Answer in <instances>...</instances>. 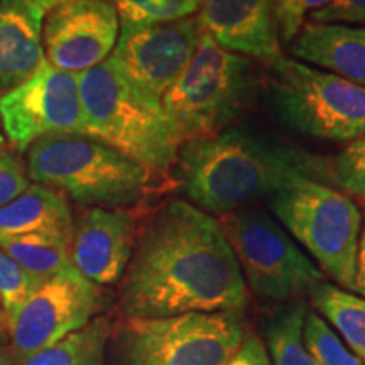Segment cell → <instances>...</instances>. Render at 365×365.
Returning a JSON list of instances; mask_svg holds the SVG:
<instances>
[{
    "label": "cell",
    "mask_w": 365,
    "mask_h": 365,
    "mask_svg": "<svg viewBox=\"0 0 365 365\" xmlns=\"http://www.w3.org/2000/svg\"><path fill=\"white\" fill-rule=\"evenodd\" d=\"M4 140H6V139H4V134H2V130H0V145L4 144Z\"/></svg>",
    "instance_id": "35"
},
{
    "label": "cell",
    "mask_w": 365,
    "mask_h": 365,
    "mask_svg": "<svg viewBox=\"0 0 365 365\" xmlns=\"http://www.w3.org/2000/svg\"><path fill=\"white\" fill-rule=\"evenodd\" d=\"M135 239L137 223L129 210L91 207L73 222L71 266L100 287L115 284L129 266Z\"/></svg>",
    "instance_id": "14"
},
{
    "label": "cell",
    "mask_w": 365,
    "mask_h": 365,
    "mask_svg": "<svg viewBox=\"0 0 365 365\" xmlns=\"http://www.w3.org/2000/svg\"><path fill=\"white\" fill-rule=\"evenodd\" d=\"M44 14L27 0H0V91H11L43 66Z\"/></svg>",
    "instance_id": "16"
},
{
    "label": "cell",
    "mask_w": 365,
    "mask_h": 365,
    "mask_svg": "<svg viewBox=\"0 0 365 365\" xmlns=\"http://www.w3.org/2000/svg\"><path fill=\"white\" fill-rule=\"evenodd\" d=\"M289 44L298 61L365 86L364 27L308 21Z\"/></svg>",
    "instance_id": "17"
},
{
    "label": "cell",
    "mask_w": 365,
    "mask_h": 365,
    "mask_svg": "<svg viewBox=\"0 0 365 365\" xmlns=\"http://www.w3.org/2000/svg\"><path fill=\"white\" fill-rule=\"evenodd\" d=\"M2 328H7V319L4 317V312H2V304H0V330Z\"/></svg>",
    "instance_id": "34"
},
{
    "label": "cell",
    "mask_w": 365,
    "mask_h": 365,
    "mask_svg": "<svg viewBox=\"0 0 365 365\" xmlns=\"http://www.w3.org/2000/svg\"><path fill=\"white\" fill-rule=\"evenodd\" d=\"M362 232H360L359 252H357V269H355V284L354 291L365 298V207L362 215Z\"/></svg>",
    "instance_id": "31"
},
{
    "label": "cell",
    "mask_w": 365,
    "mask_h": 365,
    "mask_svg": "<svg viewBox=\"0 0 365 365\" xmlns=\"http://www.w3.org/2000/svg\"><path fill=\"white\" fill-rule=\"evenodd\" d=\"M0 122L17 150L51 135H86L78 75L48 63L24 83L0 95Z\"/></svg>",
    "instance_id": "10"
},
{
    "label": "cell",
    "mask_w": 365,
    "mask_h": 365,
    "mask_svg": "<svg viewBox=\"0 0 365 365\" xmlns=\"http://www.w3.org/2000/svg\"><path fill=\"white\" fill-rule=\"evenodd\" d=\"M73 215L66 198L43 185H31L12 202L0 207V240L41 230L73 232Z\"/></svg>",
    "instance_id": "18"
},
{
    "label": "cell",
    "mask_w": 365,
    "mask_h": 365,
    "mask_svg": "<svg viewBox=\"0 0 365 365\" xmlns=\"http://www.w3.org/2000/svg\"><path fill=\"white\" fill-rule=\"evenodd\" d=\"M200 34L196 17L159 24L120 22L110 61L135 88L161 102L193 58Z\"/></svg>",
    "instance_id": "12"
},
{
    "label": "cell",
    "mask_w": 365,
    "mask_h": 365,
    "mask_svg": "<svg viewBox=\"0 0 365 365\" xmlns=\"http://www.w3.org/2000/svg\"><path fill=\"white\" fill-rule=\"evenodd\" d=\"M330 0H271L279 43L289 44L313 12L327 6Z\"/></svg>",
    "instance_id": "27"
},
{
    "label": "cell",
    "mask_w": 365,
    "mask_h": 365,
    "mask_svg": "<svg viewBox=\"0 0 365 365\" xmlns=\"http://www.w3.org/2000/svg\"><path fill=\"white\" fill-rule=\"evenodd\" d=\"M27 2H29L31 6L36 7L39 12H43L46 16V14L51 11V9L59 6V4L68 2V0H27Z\"/></svg>",
    "instance_id": "32"
},
{
    "label": "cell",
    "mask_w": 365,
    "mask_h": 365,
    "mask_svg": "<svg viewBox=\"0 0 365 365\" xmlns=\"http://www.w3.org/2000/svg\"><path fill=\"white\" fill-rule=\"evenodd\" d=\"M118 33L120 19L110 0H68L46 14L44 59L80 75L110 58Z\"/></svg>",
    "instance_id": "13"
},
{
    "label": "cell",
    "mask_w": 365,
    "mask_h": 365,
    "mask_svg": "<svg viewBox=\"0 0 365 365\" xmlns=\"http://www.w3.org/2000/svg\"><path fill=\"white\" fill-rule=\"evenodd\" d=\"M85 134L145 170L175 171L182 140L159 100L135 88L110 58L78 75Z\"/></svg>",
    "instance_id": "3"
},
{
    "label": "cell",
    "mask_w": 365,
    "mask_h": 365,
    "mask_svg": "<svg viewBox=\"0 0 365 365\" xmlns=\"http://www.w3.org/2000/svg\"><path fill=\"white\" fill-rule=\"evenodd\" d=\"M249 291L217 217L186 200L154 210L122 276L120 308L127 318L239 312Z\"/></svg>",
    "instance_id": "1"
},
{
    "label": "cell",
    "mask_w": 365,
    "mask_h": 365,
    "mask_svg": "<svg viewBox=\"0 0 365 365\" xmlns=\"http://www.w3.org/2000/svg\"><path fill=\"white\" fill-rule=\"evenodd\" d=\"M176 185L186 202L223 217L299 180H330V161L247 125L182 143Z\"/></svg>",
    "instance_id": "2"
},
{
    "label": "cell",
    "mask_w": 365,
    "mask_h": 365,
    "mask_svg": "<svg viewBox=\"0 0 365 365\" xmlns=\"http://www.w3.org/2000/svg\"><path fill=\"white\" fill-rule=\"evenodd\" d=\"M223 365H271V359L259 336L245 335L235 354Z\"/></svg>",
    "instance_id": "30"
},
{
    "label": "cell",
    "mask_w": 365,
    "mask_h": 365,
    "mask_svg": "<svg viewBox=\"0 0 365 365\" xmlns=\"http://www.w3.org/2000/svg\"><path fill=\"white\" fill-rule=\"evenodd\" d=\"M26 171L83 207H137L156 190V173L88 135H51L27 149Z\"/></svg>",
    "instance_id": "4"
},
{
    "label": "cell",
    "mask_w": 365,
    "mask_h": 365,
    "mask_svg": "<svg viewBox=\"0 0 365 365\" xmlns=\"http://www.w3.org/2000/svg\"><path fill=\"white\" fill-rule=\"evenodd\" d=\"M120 22L159 24L188 19L200 12L202 0H110Z\"/></svg>",
    "instance_id": "23"
},
{
    "label": "cell",
    "mask_w": 365,
    "mask_h": 365,
    "mask_svg": "<svg viewBox=\"0 0 365 365\" xmlns=\"http://www.w3.org/2000/svg\"><path fill=\"white\" fill-rule=\"evenodd\" d=\"M103 303L102 287L85 279L73 266L41 282L7 327L14 359L22 364L39 350L83 328L98 317Z\"/></svg>",
    "instance_id": "11"
},
{
    "label": "cell",
    "mask_w": 365,
    "mask_h": 365,
    "mask_svg": "<svg viewBox=\"0 0 365 365\" xmlns=\"http://www.w3.org/2000/svg\"><path fill=\"white\" fill-rule=\"evenodd\" d=\"M309 296L319 317L365 364V298L330 282H319Z\"/></svg>",
    "instance_id": "20"
},
{
    "label": "cell",
    "mask_w": 365,
    "mask_h": 365,
    "mask_svg": "<svg viewBox=\"0 0 365 365\" xmlns=\"http://www.w3.org/2000/svg\"><path fill=\"white\" fill-rule=\"evenodd\" d=\"M29 182L24 164L11 150L0 149V207L24 193L31 186Z\"/></svg>",
    "instance_id": "28"
},
{
    "label": "cell",
    "mask_w": 365,
    "mask_h": 365,
    "mask_svg": "<svg viewBox=\"0 0 365 365\" xmlns=\"http://www.w3.org/2000/svg\"><path fill=\"white\" fill-rule=\"evenodd\" d=\"M38 286L39 282L34 277H31L19 264L0 250V304L7 319V327L31 294L38 289Z\"/></svg>",
    "instance_id": "26"
},
{
    "label": "cell",
    "mask_w": 365,
    "mask_h": 365,
    "mask_svg": "<svg viewBox=\"0 0 365 365\" xmlns=\"http://www.w3.org/2000/svg\"><path fill=\"white\" fill-rule=\"evenodd\" d=\"M307 303L296 301L274 317L266 327L271 365H318L303 339Z\"/></svg>",
    "instance_id": "22"
},
{
    "label": "cell",
    "mask_w": 365,
    "mask_h": 365,
    "mask_svg": "<svg viewBox=\"0 0 365 365\" xmlns=\"http://www.w3.org/2000/svg\"><path fill=\"white\" fill-rule=\"evenodd\" d=\"M70 239L65 232L41 230L0 240V250L41 284L71 267Z\"/></svg>",
    "instance_id": "19"
},
{
    "label": "cell",
    "mask_w": 365,
    "mask_h": 365,
    "mask_svg": "<svg viewBox=\"0 0 365 365\" xmlns=\"http://www.w3.org/2000/svg\"><path fill=\"white\" fill-rule=\"evenodd\" d=\"M259 75L250 58L217 44L202 29L188 66L164 93L161 105L182 143L215 135L247 110Z\"/></svg>",
    "instance_id": "5"
},
{
    "label": "cell",
    "mask_w": 365,
    "mask_h": 365,
    "mask_svg": "<svg viewBox=\"0 0 365 365\" xmlns=\"http://www.w3.org/2000/svg\"><path fill=\"white\" fill-rule=\"evenodd\" d=\"M0 365H19L12 354L0 352Z\"/></svg>",
    "instance_id": "33"
},
{
    "label": "cell",
    "mask_w": 365,
    "mask_h": 365,
    "mask_svg": "<svg viewBox=\"0 0 365 365\" xmlns=\"http://www.w3.org/2000/svg\"><path fill=\"white\" fill-rule=\"evenodd\" d=\"M266 102L296 134L346 143L365 134V86L294 58L269 63Z\"/></svg>",
    "instance_id": "6"
},
{
    "label": "cell",
    "mask_w": 365,
    "mask_h": 365,
    "mask_svg": "<svg viewBox=\"0 0 365 365\" xmlns=\"http://www.w3.org/2000/svg\"><path fill=\"white\" fill-rule=\"evenodd\" d=\"M308 21L365 26V0H330L325 7L313 12Z\"/></svg>",
    "instance_id": "29"
},
{
    "label": "cell",
    "mask_w": 365,
    "mask_h": 365,
    "mask_svg": "<svg viewBox=\"0 0 365 365\" xmlns=\"http://www.w3.org/2000/svg\"><path fill=\"white\" fill-rule=\"evenodd\" d=\"M245 336L244 313H182L127 318L120 333L125 365H223Z\"/></svg>",
    "instance_id": "9"
},
{
    "label": "cell",
    "mask_w": 365,
    "mask_h": 365,
    "mask_svg": "<svg viewBox=\"0 0 365 365\" xmlns=\"http://www.w3.org/2000/svg\"><path fill=\"white\" fill-rule=\"evenodd\" d=\"M330 181L344 190L345 195L365 200V134L350 140L330 159Z\"/></svg>",
    "instance_id": "25"
},
{
    "label": "cell",
    "mask_w": 365,
    "mask_h": 365,
    "mask_svg": "<svg viewBox=\"0 0 365 365\" xmlns=\"http://www.w3.org/2000/svg\"><path fill=\"white\" fill-rule=\"evenodd\" d=\"M269 210L319 271L354 291L362 212L349 195L314 180H299L267 198Z\"/></svg>",
    "instance_id": "7"
},
{
    "label": "cell",
    "mask_w": 365,
    "mask_h": 365,
    "mask_svg": "<svg viewBox=\"0 0 365 365\" xmlns=\"http://www.w3.org/2000/svg\"><path fill=\"white\" fill-rule=\"evenodd\" d=\"M196 19L228 51L267 65L282 54L271 0H202Z\"/></svg>",
    "instance_id": "15"
},
{
    "label": "cell",
    "mask_w": 365,
    "mask_h": 365,
    "mask_svg": "<svg viewBox=\"0 0 365 365\" xmlns=\"http://www.w3.org/2000/svg\"><path fill=\"white\" fill-rule=\"evenodd\" d=\"M249 289L284 303L323 282V272L279 222L259 208L218 217Z\"/></svg>",
    "instance_id": "8"
},
{
    "label": "cell",
    "mask_w": 365,
    "mask_h": 365,
    "mask_svg": "<svg viewBox=\"0 0 365 365\" xmlns=\"http://www.w3.org/2000/svg\"><path fill=\"white\" fill-rule=\"evenodd\" d=\"M112 331L110 318L95 317L83 328L27 357L22 365H103Z\"/></svg>",
    "instance_id": "21"
},
{
    "label": "cell",
    "mask_w": 365,
    "mask_h": 365,
    "mask_svg": "<svg viewBox=\"0 0 365 365\" xmlns=\"http://www.w3.org/2000/svg\"><path fill=\"white\" fill-rule=\"evenodd\" d=\"M303 339L318 365H365L318 313H307Z\"/></svg>",
    "instance_id": "24"
}]
</instances>
